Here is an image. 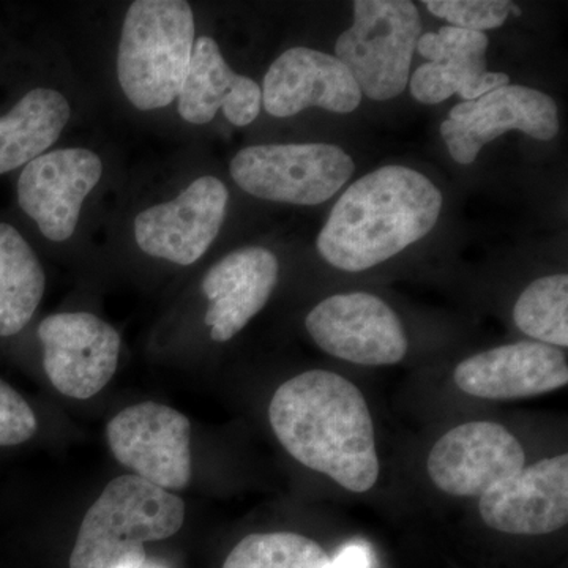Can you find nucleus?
<instances>
[{"mask_svg":"<svg viewBox=\"0 0 568 568\" xmlns=\"http://www.w3.org/2000/svg\"><path fill=\"white\" fill-rule=\"evenodd\" d=\"M268 420L284 450L302 466L353 493L375 488L381 465L364 394L346 377L312 369L276 388Z\"/></svg>","mask_w":568,"mask_h":568,"instance_id":"obj_1","label":"nucleus"},{"mask_svg":"<svg viewBox=\"0 0 568 568\" xmlns=\"http://www.w3.org/2000/svg\"><path fill=\"white\" fill-rule=\"evenodd\" d=\"M440 209L443 194L424 174L379 168L336 201L317 237V252L339 271H368L424 239Z\"/></svg>","mask_w":568,"mask_h":568,"instance_id":"obj_2","label":"nucleus"},{"mask_svg":"<svg viewBox=\"0 0 568 568\" xmlns=\"http://www.w3.org/2000/svg\"><path fill=\"white\" fill-rule=\"evenodd\" d=\"M181 497L138 476L114 478L82 519L70 568H122L145 556V541L163 540L181 530Z\"/></svg>","mask_w":568,"mask_h":568,"instance_id":"obj_3","label":"nucleus"},{"mask_svg":"<svg viewBox=\"0 0 568 568\" xmlns=\"http://www.w3.org/2000/svg\"><path fill=\"white\" fill-rule=\"evenodd\" d=\"M194 44V17L185 0H136L123 21L118 78L129 102L160 110L181 92Z\"/></svg>","mask_w":568,"mask_h":568,"instance_id":"obj_4","label":"nucleus"},{"mask_svg":"<svg viewBox=\"0 0 568 568\" xmlns=\"http://www.w3.org/2000/svg\"><path fill=\"white\" fill-rule=\"evenodd\" d=\"M422 33L413 2L357 0L353 28L336 40L335 58L351 71L362 95L386 102L405 91Z\"/></svg>","mask_w":568,"mask_h":568,"instance_id":"obj_5","label":"nucleus"},{"mask_svg":"<svg viewBox=\"0 0 568 568\" xmlns=\"http://www.w3.org/2000/svg\"><path fill=\"white\" fill-rule=\"evenodd\" d=\"M354 162L334 144L252 145L231 162V175L260 200L317 205L353 178Z\"/></svg>","mask_w":568,"mask_h":568,"instance_id":"obj_6","label":"nucleus"},{"mask_svg":"<svg viewBox=\"0 0 568 568\" xmlns=\"http://www.w3.org/2000/svg\"><path fill=\"white\" fill-rule=\"evenodd\" d=\"M106 437L115 459L149 484L168 491L192 481V425L173 407L153 402L126 407L111 418Z\"/></svg>","mask_w":568,"mask_h":568,"instance_id":"obj_7","label":"nucleus"},{"mask_svg":"<svg viewBox=\"0 0 568 568\" xmlns=\"http://www.w3.org/2000/svg\"><path fill=\"white\" fill-rule=\"evenodd\" d=\"M306 331L324 353L349 364L396 365L406 357L407 336L402 321L376 295L336 294L308 313Z\"/></svg>","mask_w":568,"mask_h":568,"instance_id":"obj_8","label":"nucleus"},{"mask_svg":"<svg viewBox=\"0 0 568 568\" xmlns=\"http://www.w3.org/2000/svg\"><path fill=\"white\" fill-rule=\"evenodd\" d=\"M52 386L70 398H92L118 369L121 335L92 313H58L37 328Z\"/></svg>","mask_w":568,"mask_h":568,"instance_id":"obj_9","label":"nucleus"},{"mask_svg":"<svg viewBox=\"0 0 568 568\" xmlns=\"http://www.w3.org/2000/svg\"><path fill=\"white\" fill-rule=\"evenodd\" d=\"M510 130L538 141L552 140L559 133L558 104L547 93L508 84L457 104L440 125L448 152L459 164L476 162L484 145Z\"/></svg>","mask_w":568,"mask_h":568,"instance_id":"obj_10","label":"nucleus"},{"mask_svg":"<svg viewBox=\"0 0 568 568\" xmlns=\"http://www.w3.org/2000/svg\"><path fill=\"white\" fill-rule=\"evenodd\" d=\"M525 466V448L517 437L487 420L455 426L426 459L435 487L457 497H480Z\"/></svg>","mask_w":568,"mask_h":568,"instance_id":"obj_11","label":"nucleus"},{"mask_svg":"<svg viewBox=\"0 0 568 568\" xmlns=\"http://www.w3.org/2000/svg\"><path fill=\"white\" fill-rule=\"evenodd\" d=\"M226 185L212 175L190 183L170 203L145 209L134 220V239L142 252L179 265L196 263L222 230Z\"/></svg>","mask_w":568,"mask_h":568,"instance_id":"obj_12","label":"nucleus"},{"mask_svg":"<svg viewBox=\"0 0 568 568\" xmlns=\"http://www.w3.org/2000/svg\"><path fill=\"white\" fill-rule=\"evenodd\" d=\"M103 174L102 159L89 149L44 153L26 164L18 181V203L52 242L69 241L81 207Z\"/></svg>","mask_w":568,"mask_h":568,"instance_id":"obj_13","label":"nucleus"},{"mask_svg":"<svg viewBox=\"0 0 568 568\" xmlns=\"http://www.w3.org/2000/svg\"><path fill=\"white\" fill-rule=\"evenodd\" d=\"M489 529L510 536H548L568 523V455L540 459L478 497Z\"/></svg>","mask_w":568,"mask_h":568,"instance_id":"obj_14","label":"nucleus"},{"mask_svg":"<svg viewBox=\"0 0 568 568\" xmlns=\"http://www.w3.org/2000/svg\"><path fill=\"white\" fill-rule=\"evenodd\" d=\"M454 379L459 390L476 398H529L567 386V357L559 347L544 343H511L459 362Z\"/></svg>","mask_w":568,"mask_h":568,"instance_id":"obj_15","label":"nucleus"},{"mask_svg":"<svg viewBox=\"0 0 568 568\" xmlns=\"http://www.w3.org/2000/svg\"><path fill=\"white\" fill-rule=\"evenodd\" d=\"M488 43L484 32L454 26L422 33L416 48L429 62L410 78V95L424 104L446 102L455 93L474 102L510 84L508 74L487 71Z\"/></svg>","mask_w":568,"mask_h":568,"instance_id":"obj_16","label":"nucleus"},{"mask_svg":"<svg viewBox=\"0 0 568 568\" xmlns=\"http://www.w3.org/2000/svg\"><path fill=\"white\" fill-rule=\"evenodd\" d=\"M264 110L274 118H291L306 110L347 114L357 110L362 91L345 63L310 48L283 52L265 73Z\"/></svg>","mask_w":568,"mask_h":568,"instance_id":"obj_17","label":"nucleus"},{"mask_svg":"<svg viewBox=\"0 0 568 568\" xmlns=\"http://www.w3.org/2000/svg\"><path fill=\"white\" fill-rule=\"evenodd\" d=\"M278 271L275 254L261 246L235 250L213 265L203 280L211 302L204 321L213 342H230L244 331L274 293Z\"/></svg>","mask_w":568,"mask_h":568,"instance_id":"obj_18","label":"nucleus"},{"mask_svg":"<svg viewBox=\"0 0 568 568\" xmlns=\"http://www.w3.org/2000/svg\"><path fill=\"white\" fill-rule=\"evenodd\" d=\"M179 114L183 121L204 125L223 110L235 126L256 121L263 104L257 82L235 73L212 37H200L193 44L189 70L179 92Z\"/></svg>","mask_w":568,"mask_h":568,"instance_id":"obj_19","label":"nucleus"},{"mask_svg":"<svg viewBox=\"0 0 568 568\" xmlns=\"http://www.w3.org/2000/svg\"><path fill=\"white\" fill-rule=\"evenodd\" d=\"M70 121V104L61 92L33 89L0 118V174L39 159L59 140Z\"/></svg>","mask_w":568,"mask_h":568,"instance_id":"obj_20","label":"nucleus"},{"mask_svg":"<svg viewBox=\"0 0 568 568\" xmlns=\"http://www.w3.org/2000/svg\"><path fill=\"white\" fill-rule=\"evenodd\" d=\"M44 272L32 246L0 223V336L20 334L44 294Z\"/></svg>","mask_w":568,"mask_h":568,"instance_id":"obj_21","label":"nucleus"},{"mask_svg":"<svg viewBox=\"0 0 568 568\" xmlns=\"http://www.w3.org/2000/svg\"><path fill=\"white\" fill-rule=\"evenodd\" d=\"M514 321L536 342L567 347L568 275H548L530 283L515 304Z\"/></svg>","mask_w":568,"mask_h":568,"instance_id":"obj_22","label":"nucleus"},{"mask_svg":"<svg viewBox=\"0 0 568 568\" xmlns=\"http://www.w3.org/2000/svg\"><path fill=\"white\" fill-rule=\"evenodd\" d=\"M331 556L317 541L294 532L252 534L239 541L223 568H325Z\"/></svg>","mask_w":568,"mask_h":568,"instance_id":"obj_23","label":"nucleus"},{"mask_svg":"<svg viewBox=\"0 0 568 568\" xmlns=\"http://www.w3.org/2000/svg\"><path fill=\"white\" fill-rule=\"evenodd\" d=\"M424 6L454 28L484 32L506 22L511 3L506 0H425Z\"/></svg>","mask_w":568,"mask_h":568,"instance_id":"obj_24","label":"nucleus"},{"mask_svg":"<svg viewBox=\"0 0 568 568\" xmlns=\"http://www.w3.org/2000/svg\"><path fill=\"white\" fill-rule=\"evenodd\" d=\"M39 428L29 403L13 387L0 379V447L20 446Z\"/></svg>","mask_w":568,"mask_h":568,"instance_id":"obj_25","label":"nucleus"},{"mask_svg":"<svg viewBox=\"0 0 568 568\" xmlns=\"http://www.w3.org/2000/svg\"><path fill=\"white\" fill-rule=\"evenodd\" d=\"M372 567V552L362 544H351L343 548L335 559H331L325 568H369Z\"/></svg>","mask_w":568,"mask_h":568,"instance_id":"obj_26","label":"nucleus"},{"mask_svg":"<svg viewBox=\"0 0 568 568\" xmlns=\"http://www.w3.org/2000/svg\"><path fill=\"white\" fill-rule=\"evenodd\" d=\"M122 568H164L163 566H160V564L152 562V560H142L140 564H134V566L129 567H122Z\"/></svg>","mask_w":568,"mask_h":568,"instance_id":"obj_27","label":"nucleus"}]
</instances>
